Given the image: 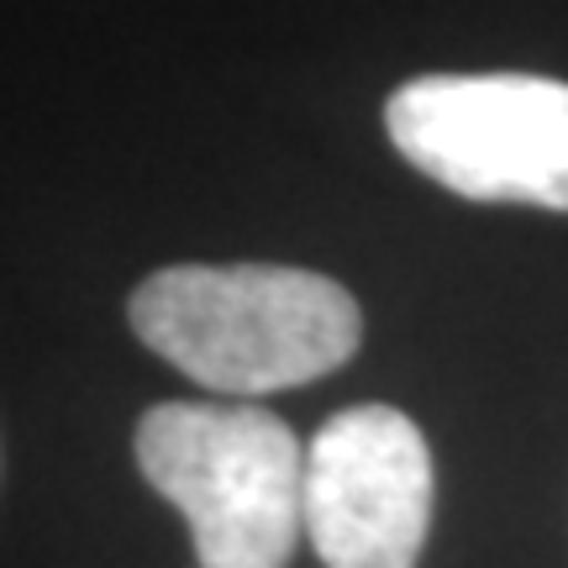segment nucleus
I'll return each instance as SVG.
<instances>
[{
	"label": "nucleus",
	"instance_id": "obj_1",
	"mask_svg": "<svg viewBox=\"0 0 568 568\" xmlns=\"http://www.w3.org/2000/svg\"><path fill=\"white\" fill-rule=\"evenodd\" d=\"M132 332L216 395H274L358 353V301L326 274L280 264L159 268L132 290Z\"/></svg>",
	"mask_w": 568,
	"mask_h": 568
},
{
	"label": "nucleus",
	"instance_id": "obj_2",
	"mask_svg": "<svg viewBox=\"0 0 568 568\" xmlns=\"http://www.w3.org/2000/svg\"><path fill=\"white\" fill-rule=\"evenodd\" d=\"M138 468L190 521L195 568L290 564L305 447L264 406L163 400L138 422Z\"/></svg>",
	"mask_w": 568,
	"mask_h": 568
},
{
	"label": "nucleus",
	"instance_id": "obj_3",
	"mask_svg": "<svg viewBox=\"0 0 568 568\" xmlns=\"http://www.w3.org/2000/svg\"><path fill=\"white\" fill-rule=\"evenodd\" d=\"M389 142L464 201L568 211V84L542 74H426L385 105Z\"/></svg>",
	"mask_w": 568,
	"mask_h": 568
},
{
	"label": "nucleus",
	"instance_id": "obj_4",
	"mask_svg": "<svg viewBox=\"0 0 568 568\" xmlns=\"http://www.w3.org/2000/svg\"><path fill=\"white\" fill-rule=\"evenodd\" d=\"M432 527V453L395 406H347L311 437L301 531L326 568H416Z\"/></svg>",
	"mask_w": 568,
	"mask_h": 568
}]
</instances>
